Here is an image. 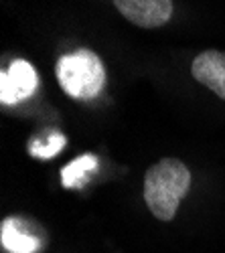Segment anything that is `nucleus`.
I'll return each instance as SVG.
<instances>
[{
	"label": "nucleus",
	"mask_w": 225,
	"mask_h": 253,
	"mask_svg": "<svg viewBox=\"0 0 225 253\" xmlns=\"http://www.w3.org/2000/svg\"><path fill=\"white\" fill-rule=\"evenodd\" d=\"M191 186L189 168L177 158H162L152 164L144 176V201L150 213L160 221L175 219L180 199Z\"/></svg>",
	"instance_id": "f257e3e1"
},
{
	"label": "nucleus",
	"mask_w": 225,
	"mask_h": 253,
	"mask_svg": "<svg viewBox=\"0 0 225 253\" xmlns=\"http://www.w3.org/2000/svg\"><path fill=\"white\" fill-rule=\"evenodd\" d=\"M57 81L63 91L75 99L95 97L106 83V69L90 49H77L57 61Z\"/></svg>",
	"instance_id": "f03ea898"
},
{
	"label": "nucleus",
	"mask_w": 225,
	"mask_h": 253,
	"mask_svg": "<svg viewBox=\"0 0 225 253\" xmlns=\"http://www.w3.org/2000/svg\"><path fill=\"white\" fill-rule=\"evenodd\" d=\"M39 87V77L29 61H12L10 67L0 75V101L4 105L18 103L35 93Z\"/></svg>",
	"instance_id": "7ed1b4c3"
},
{
	"label": "nucleus",
	"mask_w": 225,
	"mask_h": 253,
	"mask_svg": "<svg viewBox=\"0 0 225 253\" xmlns=\"http://www.w3.org/2000/svg\"><path fill=\"white\" fill-rule=\"evenodd\" d=\"M122 16L142 29H158L169 23L173 0H114Z\"/></svg>",
	"instance_id": "20e7f679"
},
{
	"label": "nucleus",
	"mask_w": 225,
	"mask_h": 253,
	"mask_svg": "<svg viewBox=\"0 0 225 253\" xmlns=\"http://www.w3.org/2000/svg\"><path fill=\"white\" fill-rule=\"evenodd\" d=\"M191 73L199 83L225 99V51H205L197 55Z\"/></svg>",
	"instance_id": "39448f33"
},
{
	"label": "nucleus",
	"mask_w": 225,
	"mask_h": 253,
	"mask_svg": "<svg viewBox=\"0 0 225 253\" xmlns=\"http://www.w3.org/2000/svg\"><path fill=\"white\" fill-rule=\"evenodd\" d=\"M0 237H2L0 239L2 247L10 253H37L41 249V239L25 231L20 227V221L16 219H6L2 223Z\"/></svg>",
	"instance_id": "423d86ee"
},
{
	"label": "nucleus",
	"mask_w": 225,
	"mask_h": 253,
	"mask_svg": "<svg viewBox=\"0 0 225 253\" xmlns=\"http://www.w3.org/2000/svg\"><path fill=\"white\" fill-rule=\"evenodd\" d=\"M97 168V158L93 154H84L75 158L73 162H69L63 170H61V180H63V186L67 188H81L90 174Z\"/></svg>",
	"instance_id": "0eeeda50"
},
{
	"label": "nucleus",
	"mask_w": 225,
	"mask_h": 253,
	"mask_svg": "<svg viewBox=\"0 0 225 253\" xmlns=\"http://www.w3.org/2000/svg\"><path fill=\"white\" fill-rule=\"evenodd\" d=\"M63 148H65V136L63 134H51L47 140H33L29 146V152L35 158L49 160L55 154H59Z\"/></svg>",
	"instance_id": "6e6552de"
}]
</instances>
